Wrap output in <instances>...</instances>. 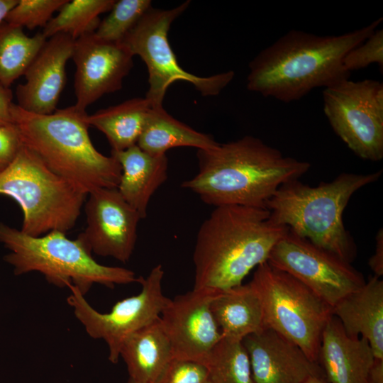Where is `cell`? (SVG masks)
<instances>
[{
    "label": "cell",
    "mask_w": 383,
    "mask_h": 383,
    "mask_svg": "<svg viewBox=\"0 0 383 383\" xmlns=\"http://www.w3.org/2000/svg\"><path fill=\"white\" fill-rule=\"evenodd\" d=\"M382 21L339 35H317L292 30L261 50L249 63L247 88L289 103L311 90L349 79L343 65L345 55L376 30Z\"/></svg>",
    "instance_id": "1"
},
{
    "label": "cell",
    "mask_w": 383,
    "mask_h": 383,
    "mask_svg": "<svg viewBox=\"0 0 383 383\" xmlns=\"http://www.w3.org/2000/svg\"><path fill=\"white\" fill-rule=\"evenodd\" d=\"M196 155L198 173L181 186L215 207L265 208L280 186L299 179L311 167L251 135L197 150Z\"/></svg>",
    "instance_id": "2"
},
{
    "label": "cell",
    "mask_w": 383,
    "mask_h": 383,
    "mask_svg": "<svg viewBox=\"0 0 383 383\" xmlns=\"http://www.w3.org/2000/svg\"><path fill=\"white\" fill-rule=\"evenodd\" d=\"M288 228L274 222L266 208L216 206L197 233L194 289L223 291L242 284L267 261Z\"/></svg>",
    "instance_id": "3"
},
{
    "label": "cell",
    "mask_w": 383,
    "mask_h": 383,
    "mask_svg": "<svg viewBox=\"0 0 383 383\" xmlns=\"http://www.w3.org/2000/svg\"><path fill=\"white\" fill-rule=\"evenodd\" d=\"M87 115L75 105L50 114L27 112L16 104L11 108L12 121L23 145L87 194L100 188H117L121 175L117 160L93 145Z\"/></svg>",
    "instance_id": "4"
},
{
    "label": "cell",
    "mask_w": 383,
    "mask_h": 383,
    "mask_svg": "<svg viewBox=\"0 0 383 383\" xmlns=\"http://www.w3.org/2000/svg\"><path fill=\"white\" fill-rule=\"evenodd\" d=\"M381 175L382 170L341 173L331 182L316 187L294 179L280 186L265 208L276 223L351 263L357 247L344 226L343 211L357 191L377 181Z\"/></svg>",
    "instance_id": "5"
},
{
    "label": "cell",
    "mask_w": 383,
    "mask_h": 383,
    "mask_svg": "<svg viewBox=\"0 0 383 383\" xmlns=\"http://www.w3.org/2000/svg\"><path fill=\"white\" fill-rule=\"evenodd\" d=\"M0 243L10 251L4 260L16 275L38 272L48 283L60 288L74 286L84 296L94 284L112 289L139 282L133 271L97 262L79 239L70 240L61 231L33 237L0 223Z\"/></svg>",
    "instance_id": "6"
},
{
    "label": "cell",
    "mask_w": 383,
    "mask_h": 383,
    "mask_svg": "<svg viewBox=\"0 0 383 383\" xmlns=\"http://www.w3.org/2000/svg\"><path fill=\"white\" fill-rule=\"evenodd\" d=\"M0 194L14 199L23 218L21 231L33 237L65 233L76 224L87 194L50 170L23 145L0 174Z\"/></svg>",
    "instance_id": "7"
},
{
    "label": "cell",
    "mask_w": 383,
    "mask_h": 383,
    "mask_svg": "<svg viewBox=\"0 0 383 383\" xmlns=\"http://www.w3.org/2000/svg\"><path fill=\"white\" fill-rule=\"evenodd\" d=\"M262 308L265 329L296 345L318 363L323 331L332 308L307 287L267 262L256 267L250 282Z\"/></svg>",
    "instance_id": "8"
},
{
    "label": "cell",
    "mask_w": 383,
    "mask_h": 383,
    "mask_svg": "<svg viewBox=\"0 0 383 383\" xmlns=\"http://www.w3.org/2000/svg\"><path fill=\"white\" fill-rule=\"evenodd\" d=\"M189 2L171 9L151 6L123 40L132 55H138L147 66L149 89L145 98L153 108L163 106L167 89L176 81L192 84L203 96H216L234 77L233 71L196 76L178 63L168 40V32L172 23L187 9Z\"/></svg>",
    "instance_id": "9"
},
{
    "label": "cell",
    "mask_w": 383,
    "mask_h": 383,
    "mask_svg": "<svg viewBox=\"0 0 383 383\" xmlns=\"http://www.w3.org/2000/svg\"><path fill=\"white\" fill-rule=\"evenodd\" d=\"M324 113L335 134L359 157L383 158V83L342 80L323 91Z\"/></svg>",
    "instance_id": "10"
},
{
    "label": "cell",
    "mask_w": 383,
    "mask_h": 383,
    "mask_svg": "<svg viewBox=\"0 0 383 383\" xmlns=\"http://www.w3.org/2000/svg\"><path fill=\"white\" fill-rule=\"evenodd\" d=\"M162 266L155 265L146 278L139 277L141 291L117 301L106 313L94 309L78 289L70 286L67 298L76 318L94 339L103 340L109 349V360L116 364L125 340L135 331L158 319L170 299L162 292Z\"/></svg>",
    "instance_id": "11"
},
{
    "label": "cell",
    "mask_w": 383,
    "mask_h": 383,
    "mask_svg": "<svg viewBox=\"0 0 383 383\" xmlns=\"http://www.w3.org/2000/svg\"><path fill=\"white\" fill-rule=\"evenodd\" d=\"M304 284L331 308L365 283L350 263L288 228L267 261Z\"/></svg>",
    "instance_id": "12"
},
{
    "label": "cell",
    "mask_w": 383,
    "mask_h": 383,
    "mask_svg": "<svg viewBox=\"0 0 383 383\" xmlns=\"http://www.w3.org/2000/svg\"><path fill=\"white\" fill-rule=\"evenodd\" d=\"M87 196V226L77 238L91 253L128 262L135 249L140 214L116 188L97 189Z\"/></svg>",
    "instance_id": "13"
},
{
    "label": "cell",
    "mask_w": 383,
    "mask_h": 383,
    "mask_svg": "<svg viewBox=\"0 0 383 383\" xmlns=\"http://www.w3.org/2000/svg\"><path fill=\"white\" fill-rule=\"evenodd\" d=\"M218 291L193 289L169 299L160 319L171 344L173 357L205 365L222 338L210 304Z\"/></svg>",
    "instance_id": "14"
},
{
    "label": "cell",
    "mask_w": 383,
    "mask_h": 383,
    "mask_svg": "<svg viewBox=\"0 0 383 383\" xmlns=\"http://www.w3.org/2000/svg\"><path fill=\"white\" fill-rule=\"evenodd\" d=\"M133 57L123 42L105 40L94 32L75 40L74 105L86 111L104 95L121 89L133 66Z\"/></svg>",
    "instance_id": "15"
},
{
    "label": "cell",
    "mask_w": 383,
    "mask_h": 383,
    "mask_svg": "<svg viewBox=\"0 0 383 383\" xmlns=\"http://www.w3.org/2000/svg\"><path fill=\"white\" fill-rule=\"evenodd\" d=\"M74 41L65 33L47 39L25 72V83L16 87L17 106L36 114H50L57 109L66 84V65L72 57Z\"/></svg>",
    "instance_id": "16"
},
{
    "label": "cell",
    "mask_w": 383,
    "mask_h": 383,
    "mask_svg": "<svg viewBox=\"0 0 383 383\" xmlns=\"http://www.w3.org/2000/svg\"><path fill=\"white\" fill-rule=\"evenodd\" d=\"M242 342L255 383H304L310 377L321 375L318 363L271 329L250 334Z\"/></svg>",
    "instance_id": "17"
},
{
    "label": "cell",
    "mask_w": 383,
    "mask_h": 383,
    "mask_svg": "<svg viewBox=\"0 0 383 383\" xmlns=\"http://www.w3.org/2000/svg\"><path fill=\"white\" fill-rule=\"evenodd\" d=\"M374 360L366 339L348 335L335 316L330 318L322 333L318 360L328 383H367Z\"/></svg>",
    "instance_id": "18"
},
{
    "label": "cell",
    "mask_w": 383,
    "mask_h": 383,
    "mask_svg": "<svg viewBox=\"0 0 383 383\" xmlns=\"http://www.w3.org/2000/svg\"><path fill=\"white\" fill-rule=\"evenodd\" d=\"M346 333L369 343L374 357L383 360V281L372 276L332 308Z\"/></svg>",
    "instance_id": "19"
},
{
    "label": "cell",
    "mask_w": 383,
    "mask_h": 383,
    "mask_svg": "<svg viewBox=\"0 0 383 383\" xmlns=\"http://www.w3.org/2000/svg\"><path fill=\"white\" fill-rule=\"evenodd\" d=\"M121 167L117 189L123 199L140 214L147 216L150 200L167 178L168 159L150 154L137 145L111 155Z\"/></svg>",
    "instance_id": "20"
},
{
    "label": "cell",
    "mask_w": 383,
    "mask_h": 383,
    "mask_svg": "<svg viewBox=\"0 0 383 383\" xmlns=\"http://www.w3.org/2000/svg\"><path fill=\"white\" fill-rule=\"evenodd\" d=\"M129 378L134 383H155L173 358L169 338L160 318L128 336L121 350Z\"/></svg>",
    "instance_id": "21"
},
{
    "label": "cell",
    "mask_w": 383,
    "mask_h": 383,
    "mask_svg": "<svg viewBox=\"0 0 383 383\" xmlns=\"http://www.w3.org/2000/svg\"><path fill=\"white\" fill-rule=\"evenodd\" d=\"M210 308L223 338L242 341L265 329L261 302L250 282L218 291Z\"/></svg>",
    "instance_id": "22"
},
{
    "label": "cell",
    "mask_w": 383,
    "mask_h": 383,
    "mask_svg": "<svg viewBox=\"0 0 383 383\" xmlns=\"http://www.w3.org/2000/svg\"><path fill=\"white\" fill-rule=\"evenodd\" d=\"M219 143L206 133L199 132L175 119L162 107H151L137 145L155 155H165L176 147H194L208 150Z\"/></svg>",
    "instance_id": "23"
},
{
    "label": "cell",
    "mask_w": 383,
    "mask_h": 383,
    "mask_svg": "<svg viewBox=\"0 0 383 383\" xmlns=\"http://www.w3.org/2000/svg\"><path fill=\"white\" fill-rule=\"evenodd\" d=\"M151 107L145 97L133 98L99 109L87 120L105 135L111 151L118 152L137 145Z\"/></svg>",
    "instance_id": "24"
},
{
    "label": "cell",
    "mask_w": 383,
    "mask_h": 383,
    "mask_svg": "<svg viewBox=\"0 0 383 383\" xmlns=\"http://www.w3.org/2000/svg\"><path fill=\"white\" fill-rule=\"evenodd\" d=\"M46 40L42 32L28 36L21 27L0 23V84L10 88L23 76Z\"/></svg>",
    "instance_id": "25"
},
{
    "label": "cell",
    "mask_w": 383,
    "mask_h": 383,
    "mask_svg": "<svg viewBox=\"0 0 383 383\" xmlns=\"http://www.w3.org/2000/svg\"><path fill=\"white\" fill-rule=\"evenodd\" d=\"M115 0H67L52 17L42 33L48 39L58 33H65L77 40L95 32L99 15L110 11Z\"/></svg>",
    "instance_id": "26"
},
{
    "label": "cell",
    "mask_w": 383,
    "mask_h": 383,
    "mask_svg": "<svg viewBox=\"0 0 383 383\" xmlns=\"http://www.w3.org/2000/svg\"><path fill=\"white\" fill-rule=\"evenodd\" d=\"M205 366L211 383H255L248 354L242 341L222 337Z\"/></svg>",
    "instance_id": "27"
},
{
    "label": "cell",
    "mask_w": 383,
    "mask_h": 383,
    "mask_svg": "<svg viewBox=\"0 0 383 383\" xmlns=\"http://www.w3.org/2000/svg\"><path fill=\"white\" fill-rule=\"evenodd\" d=\"M151 6L150 0L115 1L110 13L100 21L94 33L107 41L123 42Z\"/></svg>",
    "instance_id": "28"
},
{
    "label": "cell",
    "mask_w": 383,
    "mask_h": 383,
    "mask_svg": "<svg viewBox=\"0 0 383 383\" xmlns=\"http://www.w3.org/2000/svg\"><path fill=\"white\" fill-rule=\"evenodd\" d=\"M67 0H18L5 18V21L23 28H45L53 13Z\"/></svg>",
    "instance_id": "29"
},
{
    "label": "cell",
    "mask_w": 383,
    "mask_h": 383,
    "mask_svg": "<svg viewBox=\"0 0 383 383\" xmlns=\"http://www.w3.org/2000/svg\"><path fill=\"white\" fill-rule=\"evenodd\" d=\"M377 63L383 67V30H376L364 42L350 50L345 56L343 65L346 71L351 72Z\"/></svg>",
    "instance_id": "30"
},
{
    "label": "cell",
    "mask_w": 383,
    "mask_h": 383,
    "mask_svg": "<svg viewBox=\"0 0 383 383\" xmlns=\"http://www.w3.org/2000/svg\"><path fill=\"white\" fill-rule=\"evenodd\" d=\"M155 383H211L201 363L173 357Z\"/></svg>",
    "instance_id": "31"
},
{
    "label": "cell",
    "mask_w": 383,
    "mask_h": 383,
    "mask_svg": "<svg viewBox=\"0 0 383 383\" xmlns=\"http://www.w3.org/2000/svg\"><path fill=\"white\" fill-rule=\"evenodd\" d=\"M23 143L13 123L0 126V174L13 162Z\"/></svg>",
    "instance_id": "32"
},
{
    "label": "cell",
    "mask_w": 383,
    "mask_h": 383,
    "mask_svg": "<svg viewBox=\"0 0 383 383\" xmlns=\"http://www.w3.org/2000/svg\"><path fill=\"white\" fill-rule=\"evenodd\" d=\"M13 93L10 88L0 84V126L12 124Z\"/></svg>",
    "instance_id": "33"
},
{
    "label": "cell",
    "mask_w": 383,
    "mask_h": 383,
    "mask_svg": "<svg viewBox=\"0 0 383 383\" xmlns=\"http://www.w3.org/2000/svg\"><path fill=\"white\" fill-rule=\"evenodd\" d=\"M374 252L370 257L368 265L374 276L381 277L383 275V230L380 228L375 237Z\"/></svg>",
    "instance_id": "34"
},
{
    "label": "cell",
    "mask_w": 383,
    "mask_h": 383,
    "mask_svg": "<svg viewBox=\"0 0 383 383\" xmlns=\"http://www.w3.org/2000/svg\"><path fill=\"white\" fill-rule=\"evenodd\" d=\"M367 383H383V360L375 358L370 370Z\"/></svg>",
    "instance_id": "35"
},
{
    "label": "cell",
    "mask_w": 383,
    "mask_h": 383,
    "mask_svg": "<svg viewBox=\"0 0 383 383\" xmlns=\"http://www.w3.org/2000/svg\"><path fill=\"white\" fill-rule=\"evenodd\" d=\"M18 0H0V23L5 18L10 10L18 3Z\"/></svg>",
    "instance_id": "36"
},
{
    "label": "cell",
    "mask_w": 383,
    "mask_h": 383,
    "mask_svg": "<svg viewBox=\"0 0 383 383\" xmlns=\"http://www.w3.org/2000/svg\"><path fill=\"white\" fill-rule=\"evenodd\" d=\"M304 383H328L321 375L310 377Z\"/></svg>",
    "instance_id": "37"
},
{
    "label": "cell",
    "mask_w": 383,
    "mask_h": 383,
    "mask_svg": "<svg viewBox=\"0 0 383 383\" xmlns=\"http://www.w3.org/2000/svg\"><path fill=\"white\" fill-rule=\"evenodd\" d=\"M126 383H134V382H133L131 380L128 379Z\"/></svg>",
    "instance_id": "38"
}]
</instances>
